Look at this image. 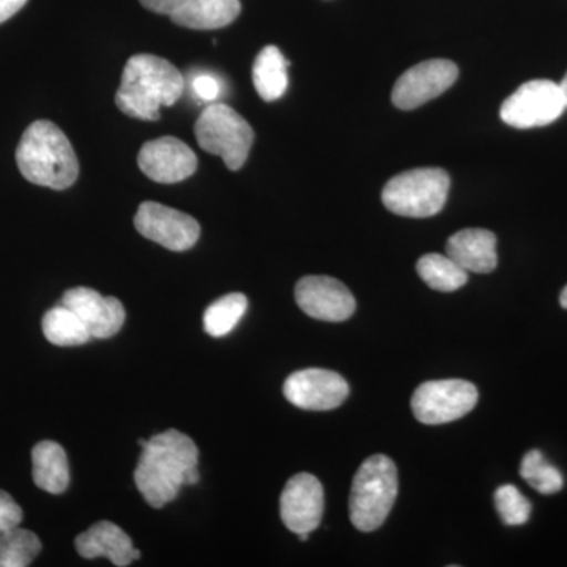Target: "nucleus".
Here are the masks:
<instances>
[{"instance_id":"nucleus-20","label":"nucleus","mask_w":567,"mask_h":567,"mask_svg":"<svg viewBox=\"0 0 567 567\" xmlns=\"http://www.w3.org/2000/svg\"><path fill=\"white\" fill-rule=\"evenodd\" d=\"M289 62L276 47L264 48L252 66V82L264 102L271 103L281 99L289 85L287 76Z\"/></svg>"},{"instance_id":"nucleus-7","label":"nucleus","mask_w":567,"mask_h":567,"mask_svg":"<svg viewBox=\"0 0 567 567\" xmlns=\"http://www.w3.org/2000/svg\"><path fill=\"white\" fill-rule=\"evenodd\" d=\"M566 100L554 81L525 82L503 103L499 117L513 128L528 130L547 126L561 117Z\"/></svg>"},{"instance_id":"nucleus-30","label":"nucleus","mask_w":567,"mask_h":567,"mask_svg":"<svg viewBox=\"0 0 567 567\" xmlns=\"http://www.w3.org/2000/svg\"><path fill=\"white\" fill-rule=\"evenodd\" d=\"M28 0H0V24L18 13Z\"/></svg>"},{"instance_id":"nucleus-27","label":"nucleus","mask_w":567,"mask_h":567,"mask_svg":"<svg viewBox=\"0 0 567 567\" xmlns=\"http://www.w3.org/2000/svg\"><path fill=\"white\" fill-rule=\"evenodd\" d=\"M21 522V506L7 492L0 491V535L11 528L20 527Z\"/></svg>"},{"instance_id":"nucleus-12","label":"nucleus","mask_w":567,"mask_h":567,"mask_svg":"<svg viewBox=\"0 0 567 567\" xmlns=\"http://www.w3.org/2000/svg\"><path fill=\"white\" fill-rule=\"evenodd\" d=\"M301 311L323 322H344L357 309L353 293L331 276H305L295 287Z\"/></svg>"},{"instance_id":"nucleus-8","label":"nucleus","mask_w":567,"mask_h":567,"mask_svg":"<svg viewBox=\"0 0 567 567\" xmlns=\"http://www.w3.org/2000/svg\"><path fill=\"white\" fill-rule=\"evenodd\" d=\"M477 398L476 386L465 380H432L416 388L413 415L429 425L453 423L475 409Z\"/></svg>"},{"instance_id":"nucleus-6","label":"nucleus","mask_w":567,"mask_h":567,"mask_svg":"<svg viewBox=\"0 0 567 567\" xmlns=\"http://www.w3.org/2000/svg\"><path fill=\"white\" fill-rule=\"evenodd\" d=\"M194 134L200 147L223 158L230 171H240L254 142L252 126L227 104L205 107L197 118Z\"/></svg>"},{"instance_id":"nucleus-31","label":"nucleus","mask_w":567,"mask_h":567,"mask_svg":"<svg viewBox=\"0 0 567 567\" xmlns=\"http://www.w3.org/2000/svg\"><path fill=\"white\" fill-rule=\"evenodd\" d=\"M559 303H561L563 308L567 309V286L563 289L561 295H559Z\"/></svg>"},{"instance_id":"nucleus-3","label":"nucleus","mask_w":567,"mask_h":567,"mask_svg":"<svg viewBox=\"0 0 567 567\" xmlns=\"http://www.w3.org/2000/svg\"><path fill=\"white\" fill-rule=\"evenodd\" d=\"M17 163L25 181L47 188H70L80 175V163L71 142L50 121L33 122L17 148Z\"/></svg>"},{"instance_id":"nucleus-22","label":"nucleus","mask_w":567,"mask_h":567,"mask_svg":"<svg viewBox=\"0 0 567 567\" xmlns=\"http://www.w3.org/2000/svg\"><path fill=\"white\" fill-rule=\"evenodd\" d=\"M416 271L431 289L439 292H454L468 282V271L442 254H425L417 260Z\"/></svg>"},{"instance_id":"nucleus-23","label":"nucleus","mask_w":567,"mask_h":567,"mask_svg":"<svg viewBox=\"0 0 567 567\" xmlns=\"http://www.w3.org/2000/svg\"><path fill=\"white\" fill-rule=\"evenodd\" d=\"M248 309L244 293H229L208 306L204 315V330L213 338H223L237 327Z\"/></svg>"},{"instance_id":"nucleus-13","label":"nucleus","mask_w":567,"mask_h":567,"mask_svg":"<svg viewBox=\"0 0 567 567\" xmlns=\"http://www.w3.org/2000/svg\"><path fill=\"white\" fill-rule=\"evenodd\" d=\"M284 525L295 535L312 532L322 522L324 509L323 486L316 476L298 473L287 481L279 502Z\"/></svg>"},{"instance_id":"nucleus-26","label":"nucleus","mask_w":567,"mask_h":567,"mask_svg":"<svg viewBox=\"0 0 567 567\" xmlns=\"http://www.w3.org/2000/svg\"><path fill=\"white\" fill-rule=\"evenodd\" d=\"M494 499L499 517L509 527H518L529 520L532 503L520 494L517 487L506 484L496 488Z\"/></svg>"},{"instance_id":"nucleus-17","label":"nucleus","mask_w":567,"mask_h":567,"mask_svg":"<svg viewBox=\"0 0 567 567\" xmlns=\"http://www.w3.org/2000/svg\"><path fill=\"white\" fill-rule=\"evenodd\" d=\"M446 254L472 274H491L498 264L495 234L486 229L458 230L447 240Z\"/></svg>"},{"instance_id":"nucleus-10","label":"nucleus","mask_w":567,"mask_h":567,"mask_svg":"<svg viewBox=\"0 0 567 567\" xmlns=\"http://www.w3.org/2000/svg\"><path fill=\"white\" fill-rule=\"evenodd\" d=\"M456 63L432 59L406 70L394 84L391 100L402 111H412L445 93L457 81Z\"/></svg>"},{"instance_id":"nucleus-16","label":"nucleus","mask_w":567,"mask_h":567,"mask_svg":"<svg viewBox=\"0 0 567 567\" xmlns=\"http://www.w3.org/2000/svg\"><path fill=\"white\" fill-rule=\"evenodd\" d=\"M74 546L82 558H107L118 567L130 566L141 558V551L134 548L132 537L107 520L99 522L87 532L81 533Z\"/></svg>"},{"instance_id":"nucleus-9","label":"nucleus","mask_w":567,"mask_h":567,"mask_svg":"<svg viewBox=\"0 0 567 567\" xmlns=\"http://www.w3.org/2000/svg\"><path fill=\"white\" fill-rule=\"evenodd\" d=\"M134 227L142 237L171 251H188L200 237V226L193 216L158 203L141 204Z\"/></svg>"},{"instance_id":"nucleus-19","label":"nucleus","mask_w":567,"mask_h":567,"mask_svg":"<svg viewBox=\"0 0 567 567\" xmlns=\"http://www.w3.org/2000/svg\"><path fill=\"white\" fill-rule=\"evenodd\" d=\"M33 483L41 491L61 495L69 488L70 466L65 450L59 443L40 442L32 450Z\"/></svg>"},{"instance_id":"nucleus-4","label":"nucleus","mask_w":567,"mask_h":567,"mask_svg":"<svg viewBox=\"0 0 567 567\" xmlns=\"http://www.w3.org/2000/svg\"><path fill=\"white\" fill-rule=\"evenodd\" d=\"M398 468L383 454L365 458L353 477L350 494V520L360 532L382 527L398 496Z\"/></svg>"},{"instance_id":"nucleus-18","label":"nucleus","mask_w":567,"mask_h":567,"mask_svg":"<svg viewBox=\"0 0 567 567\" xmlns=\"http://www.w3.org/2000/svg\"><path fill=\"white\" fill-rule=\"evenodd\" d=\"M240 11V0H186L171 20L193 31H213L233 24Z\"/></svg>"},{"instance_id":"nucleus-28","label":"nucleus","mask_w":567,"mask_h":567,"mask_svg":"<svg viewBox=\"0 0 567 567\" xmlns=\"http://www.w3.org/2000/svg\"><path fill=\"white\" fill-rule=\"evenodd\" d=\"M193 92L203 102L213 103L221 92V85L212 74H197L193 80Z\"/></svg>"},{"instance_id":"nucleus-5","label":"nucleus","mask_w":567,"mask_h":567,"mask_svg":"<svg viewBox=\"0 0 567 567\" xmlns=\"http://www.w3.org/2000/svg\"><path fill=\"white\" fill-rule=\"evenodd\" d=\"M451 178L443 169L423 167L395 175L386 183L382 203L405 218H431L445 207Z\"/></svg>"},{"instance_id":"nucleus-15","label":"nucleus","mask_w":567,"mask_h":567,"mask_svg":"<svg viewBox=\"0 0 567 567\" xmlns=\"http://www.w3.org/2000/svg\"><path fill=\"white\" fill-rule=\"evenodd\" d=\"M62 305L80 317L95 339L112 338L125 323L126 312L121 301L114 297H103L89 287L66 290Z\"/></svg>"},{"instance_id":"nucleus-29","label":"nucleus","mask_w":567,"mask_h":567,"mask_svg":"<svg viewBox=\"0 0 567 567\" xmlns=\"http://www.w3.org/2000/svg\"><path fill=\"white\" fill-rule=\"evenodd\" d=\"M185 2L186 0H141L145 9L153 11V13L167 14V17H173L175 11L185 6Z\"/></svg>"},{"instance_id":"nucleus-25","label":"nucleus","mask_w":567,"mask_h":567,"mask_svg":"<svg viewBox=\"0 0 567 567\" xmlns=\"http://www.w3.org/2000/svg\"><path fill=\"white\" fill-rule=\"evenodd\" d=\"M520 476L527 481L529 486L543 495L558 494L565 486V480H563L559 470L548 464L543 453L537 450L525 454L520 465Z\"/></svg>"},{"instance_id":"nucleus-14","label":"nucleus","mask_w":567,"mask_h":567,"mask_svg":"<svg viewBox=\"0 0 567 567\" xmlns=\"http://www.w3.org/2000/svg\"><path fill=\"white\" fill-rule=\"evenodd\" d=\"M137 164L151 181L171 185L196 173L197 156L185 142L166 136L145 142L137 155Z\"/></svg>"},{"instance_id":"nucleus-1","label":"nucleus","mask_w":567,"mask_h":567,"mask_svg":"<svg viewBox=\"0 0 567 567\" xmlns=\"http://www.w3.org/2000/svg\"><path fill=\"white\" fill-rule=\"evenodd\" d=\"M199 450L188 435L169 429L142 446L134 483L145 502L162 509L177 498L183 486L199 483Z\"/></svg>"},{"instance_id":"nucleus-2","label":"nucleus","mask_w":567,"mask_h":567,"mask_svg":"<svg viewBox=\"0 0 567 567\" xmlns=\"http://www.w3.org/2000/svg\"><path fill=\"white\" fill-rule=\"evenodd\" d=\"M185 92V78L173 63L152 54H136L126 62L115 104L140 121H158L163 106H173Z\"/></svg>"},{"instance_id":"nucleus-32","label":"nucleus","mask_w":567,"mask_h":567,"mask_svg":"<svg viewBox=\"0 0 567 567\" xmlns=\"http://www.w3.org/2000/svg\"><path fill=\"white\" fill-rule=\"evenodd\" d=\"M559 87H561L563 95H565L566 107H567V73H566V76L563 78V81L559 82Z\"/></svg>"},{"instance_id":"nucleus-11","label":"nucleus","mask_w":567,"mask_h":567,"mask_svg":"<svg viewBox=\"0 0 567 567\" xmlns=\"http://www.w3.org/2000/svg\"><path fill=\"white\" fill-rule=\"evenodd\" d=\"M349 394L344 377L327 369L297 371L284 383V395L290 404L316 412L338 409Z\"/></svg>"},{"instance_id":"nucleus-21","label":"nucleus","mask_w":567,"mask_h":567,"mask_svg":"<svg viewBox=\"0 0 567 567\" xmlns=\"http://www.w3.org/2000/svg\"><path fill=\"white\" fill-rule=\"evenodd\" d=\"M41 328L44 338L59 347L87 344L92 339L91 331L80 317L63 305L55 306L44 315Z\"/></svg>"},{"instance_id":"nucleus-24","label":"nucleus","mask_w":567,"mask_h":567,"mask_svg":"<svg viewBox=\"0 0 567 567\" xmlns=\"http://www.w3.org/2000/svg\"><path fill=\"white\" fill-rule=\"evenodd\" d=\"M41 543L35 533L11 528L0 535V567H28L39 557Z\"/></svg>"}]
</instances>
